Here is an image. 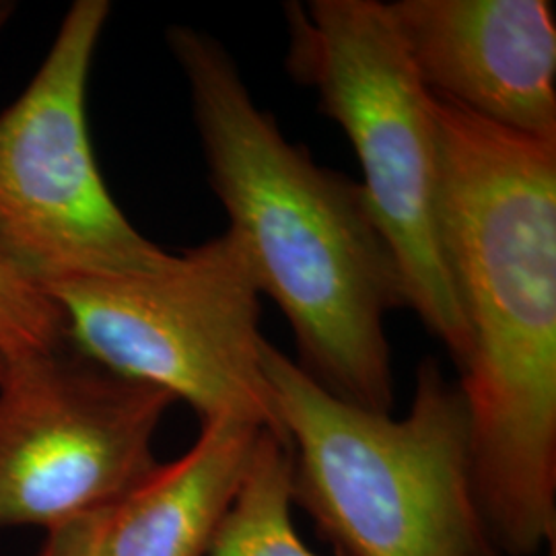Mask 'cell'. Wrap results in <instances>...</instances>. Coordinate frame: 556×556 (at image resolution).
<instances>
[{
	"label": "cell",
	"mask_w": 556,
	"mask_h": 556,
	"mask_svg": "<svg viewBox=\"0 0 556 556\" xmlns=\"http://www.w3.org/2000/svg\"><path fill=\"white\" fill-rule=\"evenodd\" d=\"M208 556H319L293 523V456L287 441L260 435L252 466Z\"/></svg>",
	"instance_id": "30bf717a"
},
{
	"label": "cell",
	"mask_w": 556,
	"mask_h": 556,
	"mask_svg": "<svg viewBox=\"0 0 556 556\" xmlns=\"http://www.w3.org/2000/svg\"><path fill=\"white\" fill-rule=\"evenodd\" d=\"M46 295L83 357L186 400L200 422L238 418L287 441L264 376L258 282L231 231L155 270L73 278Z\"/></svg>",
	"instance_id": "5b68a950"
},
{
	"label": "cell",
	"mask_w": 556,
	"mask_h": 556,
	"mask_svg": "<svg viewBox=\"0 0 556 556\" xmlns=\"http://www.w3.org/2000/svg\"><path fill=\"white\" fill-rule=\"evenodd\" d=\"M110 509L79 517L48 532L41 556H100V540Z\"/></svg>",
	"instance_id": "7c38bea8"
},
{
	"label": "cell",
	"mask_w": 556,
	"mask_h": 556,
	"mask_svg": "<svg viewBox=\"0 0 556 556\" xmlns=\"http://www.w3.org/2000/svg\"><path fill=\"white\" fill-rule=\"evenodd\" d=\"M174 402L68 342L9 363L0 381V530L50 532L116 507L160 468L153 443Z\"/></svg>",
	"instance_id": "52a82bcc"
},
{
	"label": "cell",
	"mask_w": 556,
	"mask_h": 556,
	"mask_svg": "<svg viewBox=\"0 0 556 556\" xmlns=\"http://www.w3.org/2000/svg\"><path fill=\"white\" fill-rule=\"evenodd\" d=\"M262 363L293 456V503L337 556H498L478 505L466 404L438 358L418 365L402 418L332 396L268 340Z\"/></svg>",
	"instance_id": "3957f363"
},
{
	"label": "cell",
	"mask_w": 556,
	"mask_h": 556,
	"mask_svg": "<svg viewBox=\"0 0 556 556\" xmlns=\"http://www.w3.org/2000/svg\"><path fill=\"white\" fill-rule=\"evenodd\" d=\"M13 4L0 2V29ZM66 344L59 305L0 254V353L7 363L54 353Z\"/></svg>",
	"instance_id": "8fae6325"
},
{
	"label": "cell",
	"mask_w": 556,
	"mask_h": 556,
	"mask_svg": "<svg viewBox=\"0 0 556 556\" xmlns=\"http://www.w3.org/2000/svg\"><path fill=\"white\" fill-rule=\"evenodd\" d=\"M287 71L318 93L357 153L361 190L396 262L404 303L464 367L470 340L441 233V147L429 91L386 2H287Z\"/></svg>",
	"instance_id": "277c9868"
},
{
	"label": "cell",
	"mask_w": 556,
	"mask_h": 556,
	"mask_svg": "<svg viewBox=\"0 0 556 556\" xmlns=\"http://www.w3.org/2000/svg\"><path fill=\"white\" fill-rule=\"evenodd\" d=\"M110 11L108 0H77L34 79L0 114V254L43 293L172 258L124 217L93 155L87 80Z\"/></svg>",
	"instance_id": "8992f818"
},
{
	"label": "cell",
	"mask_w": 556,
	"mask_h": 556,
	"mask_svg": "<svg viewBox=\"0 0 556 556\" xmlns=\"http://www.w3.org/2000/svg\"><path fill=\"white\" fill-rule=\"evenodd\" d=\"M167 43L190 87L194 122L229 229L289 321L299 367L332 396L392 413L386 318L406 307L394 256L361 184L321 167L260 110L236 60L188 25Z\"/></svg>",
	"instance_id": "7a4b0ae2"
},
{
	"label": "cell",
	"mask_w": 556,
	"mask_h": 556,
	"mask_svg": "<svg viewBox=\"0 0 556 556\" xmlns=\"http://www.w3.org/2000/svg\"><path fill=\"white\" fill-rule=\"evenodd\" d=\"M429 98L478 505L498 556H536L556 544V142Z\"/></svg>",
	"instance_id": "6da1fadb"
},
{
	"label": "cell",
	"mask_w": 556,
	"mask_h": 556,
	"mask_svg": "<svg viewBox=\"0 0 556 556\" xmlns=\"http://www.w3.org/2000/svg\"><path fill=\"white\" fill-rule=\"evenodd\" d=\"M238 418L200 422L192 447L160 468L105 519L100 556H208L258 447Z\"/></svg>",
	"instance_id": "9c48e42d"
},
{
	"label": "cell",
	"mask_w": 556,
	"mask_h": 556,
	"mask_svg": "<svg viewBox=\"0 0 556 556\" xmlns=\"http://www.w3.org/2000/svg\"><path fill=\"white\" fill-rule=\"evenodd\" d=\"M7 367H9V363H7V358H4V355L0 353V381L4 379V376H7Z\"/></svg>",
	"instance_id": "4fadbf2b"
},
{
	"label": "cell",
	"mask_w": 556,
	"mask_h": 556,
	"mask_svg": "<svg viewBox=\"0 0 556 556\" xmlns=\"http://www.w3.org/2000/svg\"><path fill=\"white\" fill-rule=\"evenodd\" d=\"M422 87L521 137L556 142V20L546 0L386 2Z\"/></svg>",
	"instance_id": "ba28073f"
}]
</instances>
